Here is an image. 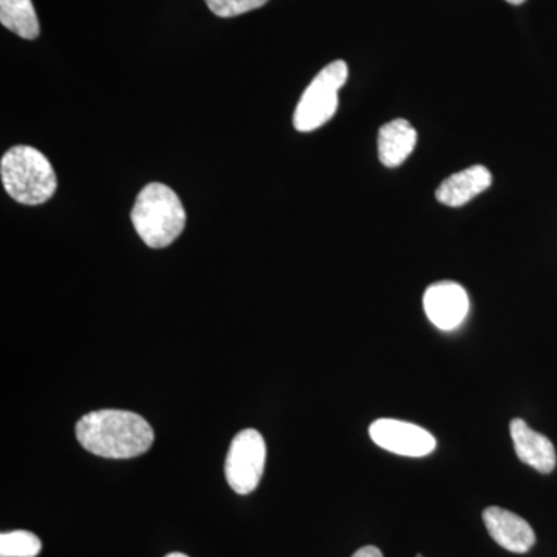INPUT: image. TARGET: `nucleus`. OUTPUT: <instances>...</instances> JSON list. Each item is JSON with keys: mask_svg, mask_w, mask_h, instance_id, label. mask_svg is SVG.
Here are the masks:
<instances>
[{"mask_svg": "<svg viewBox=\"0 0 557 557\" xmlns=\"http://www.w3.org/2000/svg\"><path fill=\"white\" fill-rule=\"evenodd\" d=\"M42 542L30 531L17 530L0 534V557H36Z\"/></svg>", "mask_w": 557, "mask_h": 557, "instance_id": "obj_13", "label": "nucleus"}, {"mask_svg": "<svg viewBox=\"0 0 557 557\" xmlns=\"http://www.w3.org/2000/svg\"><path fill=\"white\" fill-rule=\"evenodd\" d=\"M166 557H189V556L183 555V553H171V555H168Z\"/></svg>", "mask_w": 557, "mask_h": 557, "instance_id": "obj_17", "label": "nucleus"}, {"mask_svg": "<svg viewBox=\"0 0 557 557\" xmlns=\"http://www.w3.org/2000/svg\"><path fill=\"white\" fill-rule=\"evenodd\" d=\"M139 239L149 248H166L186 225L182 200L170 186L149 183L141 189L131 212Z\"/></svg>", "mask_w": 557, "mask_h": 557, "instance_id": "obj_2", "label": "nucleus"}, {"mask_svg": "<svg viewBox=\"0 0 557 557\" xmlns=\"http://www.w3.org/2000/svg\"><path fill=\"white\" fill-rule=\"evenodd\" d=\"M0 24L22 39H36L40 33L32 0H0Z\"/></svg>", "mask_w": 557, "mask_h": 557, "instance_id": "obj_12", "label": "nucleus"}, {"mask_svg": "<svg viewBox=\"0 0 557 557\" xmlns=\"http://www.w3.org/2000/svg\"><path fill=\"white\" fill-rule=\"evenodd\" d=\"M491 183H493V175L490 170L478 164L446 178L438 186L435 197L446 207L460 208L490 188Z\"/></svg>", "mask_w": 557, "mask_h": 557, "instance_id": "obj_10", "label": "nucleus"}, {"mask_svg": "<svg viewBox=\"0 0 557 557\" xmlns=\"http://www.w3.org/2000/svg\"><path fill=\"white\" fill-rule=\"evenodd\" d=\"M351 557H384L380 548L368 545V547L359 548Z\"/></svg>", "mask_w": 557, "mask_h": 557, "instance_id": "obj_15", "label": "nucleus"}, {"mask_svg": "<svg viewBox=\"0 0 557 557\" xmlns=\"http://www.w3.org/2000/svg\"><path fill=\"white\" fill-rule=\"evenodd\" d=\"M508 3H511V5H522L525 0H507Z\"/></svg>", "mask_w": 557, "mask_h": 557, "instance_id": "obj_16", "label": "nucleus"}, {"mask_svg": "<svg viewBox=\"0 0 557 557\" xmlns=\"http://www.w3.org/2000/svg\"><path fill=\"white\" fill-rule=\"evenodd\" d=\"M423 306L429 321L435 327L450 332L468 317V293L457 282H437L424 293Z\"/></svg>", "mask_w": 557, "mask_h": 557, "instance_id": "obj_7", "label": "nucleus"}, {"mask_svg": "<svg viewBox=\"0 0 557 557\" xmlns=\"http://www.w3.org/2000/svg\"><path fill=\"white\" fill-rule=\"evenodd\" d=\"M267 461L265 440L256 429L240 431L231 442L225 475L237 494L252 493L259 486Z\"/></svg>", "mask_w": 557, "mask_h": 557, "instance_id": "obj_5", "label": "nucleus"}, {"mask_svg": "<svg viewBox=\"0 0 557 557\" xmlns=\"http://www.w3.org/2000/svg\"><path fill=\"white\" fill-rule=\"evenodd\" d=\"M417 131L406 120L384 124L379 134V156L387 168H397L409 159L417 145Z\"/></svg>", "mask_w": 557, "mask_h": 557, "instance_id": "obj_11", "label": "nucleus"}, {"mask_svg": "<svg viewBox=\"0 0 557 557\" xmlns=\"http://www.w3.org/2000/svg\"><path fill=\"white\" fill-rule=\"evenodd\" d=\"M370 438L388 453L405 457L429 456L437 446L426 429L406 421L380 418L369 429Z\"/></svg>", "mask_w": 557, "mask_h": 557, "instance_id": "obj_6", "label": "nucleus"}, {"mask_svg": "<svg viewBox=\"0 0 557 557\" xmlns=\"http://www.w3.org/2000/svg\"><path fill=\"white\" fill-rule=\"evenodd\" d=\"M76 438L95 456L134 458L148 453L156 434L138 413L101 409L81 418L76 423Z\"/></svg>", "mask_w": 557, "mask_h": 557, "instance_id": "obj_1", "label": "nucleus"}, {"mask_svg": "<svg viewBox=\"0 0 557 557\" xmlns=\"http://www.w3.org/2000/svg\"><path fill=\"white\" fill-rule=\"evenodd\" d=\"M348 67L344 61H335L318 73L304 91L296 108L293 124L299 132H313L324 126L338 110V91L347 83Z\"/></svg>", "mask_w": 557, "mask_h": 557, "instance_id": "obj_4", "label": "nucleus"}, {"mask_svg": "<svg viewBox=\"0 0 557 557\" xmlns=\"http://www.w3.org/2000/svg\"><path fill=\"white\" fill-rule=\"evenodd\" d=\"M0 177L11 199L38 207L54 196L57 172L47 157L32 146H14L0 161Z\"/></svg>", "mask_w": 557, "mask_h": 557, "instance_id": "obj_3", "label": "nucleus"}, {"mask_svg": "<svg viewBox=\"0 0 557 557\" xmlns=\"http://www.w3.org/2000/svg\"><path fill=\"white\" fill-rule=\"evenodd\" d=\"M209 10L219 17H236L248 11L258 10L269 0H205Z\"/></svg>", "mask_w": 557, "mask_h": 557, "instance_id": "obj_14", "label": "nucleus"}, {"mask_svg": "<svg viewBox=\"0 0 557 557\" xmlns=\"http://www.w3.org/2000/svg\"><path fill=\"white\" fill-rule=\"evenodd\" d=\"M417 557H424L423 555H418Z\"/></svg>", "mask_w": 557, "mask_h": 557, "instance_id": "obj_18", "label": "nucleus"}, {"mask_svg": "<svg viewBox=\"0 0 557 557\" xmlns=\"http://www.w3.org/2000/svg\"><path fill=\"white\" fill-rule=\"evenodd\" d=\"M482 518L490 536L508 552L525 555L536 544V534L530 523L508 509L490 507Z\"/></svg>", "mask_w": 557, "mask_h": 557, "instance_id": "obj_8", "label": "nucleus"}, {"mask_svg": "<svg viewBox=\"0 0 557 557\" xmlns=\"http://www.w3.org/2000/svg\"><path fill=\"white\" fill-rule=\"evenodd\" d=\"M515 450L520 460L542 474L555 471L557 457L553 443L545 435L533 431L525 421L515 418L509 424Z\"/></svg>", "mask_w": 557, "mask_h": 557, "instance_id": "obj_9", "label": "nucleus"}]
</instances>
